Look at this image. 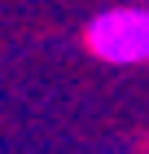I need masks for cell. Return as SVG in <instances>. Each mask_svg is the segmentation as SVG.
I'll use <instances>...</instances> for the list:
<instances>
[{"label":"cell","instance_id":"cell-1","mask_svg":"<svg viewBox=\"0 0 149 154\" xmlns=\"http://www.w3.org/2000/svg\"><path fill=\"white\" fill-rule=\"evenodd\" d=\"M83 48L114 66L149 62V9H110L92 18V26L83 31Z\"/></svg>","mask_w":149,"mask_h":154}]
</instances>
